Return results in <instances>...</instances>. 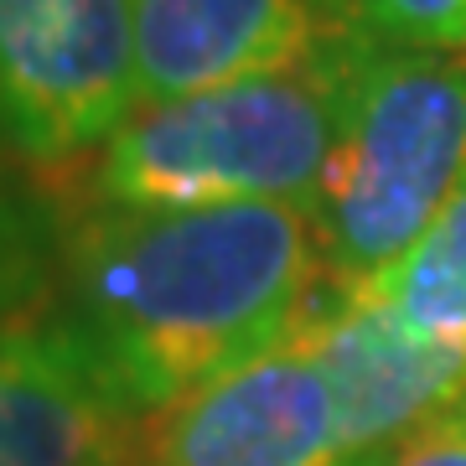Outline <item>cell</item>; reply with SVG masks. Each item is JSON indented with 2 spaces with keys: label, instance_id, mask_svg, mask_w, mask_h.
I'll list each match as a JSON object with an SVG mask.
<instances>
[{
  "label": "cell",
  "instance_id": "277c9868",
  "mask_svg": "<svg viewBox=\"0 0 466 466\" xmlns=\"http://www.w3.org/2000/svg\"><path fill=\"white\" fill-rule=\"evenodd\" d=\"M140 109L130 0H0V130L36 167H73Z\"/></svg>",
  "mask_w": 466,
  "mask_h": 466
},
{
  "label": "cell",
  "instance_id": "7a4b0ae2",
  "mask_svg": "<svg viewBox=\"0 0 466 466\" xmlns=\"http://www.w3.org/2000/svg\"><path fill=\"white\" fill-rule=\"evenodd\" d=\"M368 42L379 36H358L290 73H259L135 109L94 150V167L78 182L84 198L99 208L285 202L317 218Z\"/></svg>",
  "mask_w": 466,
  "mask_h": 466
},
{
  "label": "cell",
  "instance_id": "52a82bcc",
  "mask_svg": "<svg viewBox=\"0 0 466 466\" xmlns=\"http://www.w3.org/2000/svg\"><path fill=\"white\" fill-rule=\"evenodd\" d=\"M130 11L140 109L290 73L373 36L352 0H130Z\"/></svg>",
  "mask_w": 466,
  "mask_h": 466
},
{
  "label": "cell",
  "instance_id": "ba28073f",
  "mask_svg": "<svg viewBox=\"0 0 466 466\" xmlns=\"http://www.w3.org/2000/svg\"><path fill=\"white\" fill-rule=\"evenodd\" d=\"M140 420L52 327H0V466H130Z\"/></svg>",
  "mask_w": 466,
  "mask_h": 466
},
{
  "label": "cell",
  "instance_id": "7c38bea8",
  "mask_svg": "<svg viewBox=\"0 0 466 466\" xmlns=\"http://www.w3.org/2000/svg\"><path fill=\"white\" fill-rule=\"evenodd\" d=\"M373 466H466V400L425 420L420 431H410Z\"/></svg>",
  "mask_w": 466,
  "mask_h": 466
},
{
  "label": "cell",
  "instance_id": "30bf717a",
  "mask_svg": "<svg viewBox=\"0 0 466 466\" xmlns=\"http://www.w3.org/2000/svg\"><path fill=\"white\" fill-rule=\"evenodd\" d=\"M363 285L394 300L420 332L466 348V177L415 249Z\"/></svg>",
  "mask_w": 466,
  "mask_h": 466
},
{
  "label": "cell",
  "instance_id": "4fadbf2b",
  "mask_svg": "<svg viewBox=\"0 0 466 466\" xmlns=\"http://www.w3.org/2000/svg\"><path fill=\"white\" fill-rule=\"evenodd\" d=\"M0 156H5V130H0Z\"/></svg>",
  "mask_w": 466,
  "mask_h": 466
},
{
  "label": "cell",
  "instance_id": "8992f818",
  "mask_svg": "<svg viewBox=\"0 0 466 466\" xmlns=\"http://www.w3.org/2000/svg\"><path fill=\"white\" fill-rule=\"evenodd\" d=\"M306 332L352 466H373L410 431L466 400V348L420 332L368 285H337Z\"/></svg>",
  "mask_w": 466,
  "mask_h": 466
},
{
  "label": "cell",
  "instance_id": "9c48e42d",
  "mask_svg": "<svg viewBox=\"0 0 466 466\" xmlns=\"http://www.w3.org/2000/svg\"><path fill=\"white\" fill-rule=\"evenodd\" d=\"M84 208V192L73 198L32 187L11 192L0 187V327H42L63 275L67 228Z\"/></svg>",
  "mask_w": 466,
  "mask_h": 466
},
{
  "label": "cell",
  "instance_id": "6da1fadb",
  "mask_svg": "<svg viewBox=\"0 0 466 466\" xmlns=\"http://www.w3.org/2000/svg\"><path fill=\"white\" fill-rule=\"evenodd\" d=\"M332 290L317 218L300 208H99L84 198L42 327L67 337L146 420L285 342Z\"/></svg>",
  "mask_w": 466,
  "mask_h": 466
},
{
  "label": "cell",
  "instance_id": "5b68a950",
  "mask_svg": "<svg viewBox=\"0 0 466 466\" xmlns=\"http://www.w3.org/2000/svg\"><path fill=\"white\" fill-rule=\"evenodd\" d=\"M130 466H352L311 332L244 358L135 425Z\"/></svg>",
  "mask_w": 466,
  "mask_h": 466
},
{
  "label": "cell",
  "instance_id": "8fae6325",
  "mask_svg": "<svg viewBox=\"0 0 466 466\" xmlns=\"http://www.w3.org/2000/svg\"><path fill=\"white\" fill-rule=\"evenodd\" d=\"M352 5L358 21L389 47L466 57V0H352Z\"/></svg>",
  "mask_w": 466,
  "mask_h": 466
},
{
  "label": "cell",
  "instance_id": "3957f363",
  "mask_svg": "<svg viewBox=\"0 0 466 466\" xmlns=\"http://www.w3.org/2000/svg\"><path fill=\"white\" fill-rule=\"evenodd\" d=\"M466 177V57L368 42L321 182L317 233L337 285L400 265Z\"/></svg>",
  "mask_w": 466,
  "mask_h": 466
}]
</instances>
